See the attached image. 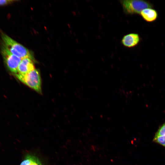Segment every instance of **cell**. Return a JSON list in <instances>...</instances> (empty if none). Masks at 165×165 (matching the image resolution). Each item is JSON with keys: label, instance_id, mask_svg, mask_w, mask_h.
I'll return each instance as SVG.
<instances>
[{"label": "cell", "instance_id": "9c48e42d", "mask_svg": "<svg viewBox=\"0 0 165 165\" xmlns=\"http://www.w3.org/2000/svg\"><path fill=\"white\" fill-rule=\"evenodd\" d=\"M153 141L165 147V135L154 137Z\"/></svg>", "mask_w": 165, "mask_h": 165}, {"label": "cell", "instance_id": "7a4b0ae2", "mask_svg": "<svg viewBox=\"0 0 165 165\" xmlns=\"http://www.w3.org/2000/svg\"><path fill=\"white\" fill-rule=\"evenodd\" d=\"M16 77L22 82L38 93H42L41 79L39 71L37 69L25 75L15 74Z\"/></svg>", "mask_w": 165, "mask_h": 165}, {"label": "cell", "instance_id": "8fae6325", "mask_svg": "<svg viewBox=\"0 0 165 165\" xmlns=\"http://www.w3.org/2000/svg\"><path fill=\"white\" fill-rule=\"evenodd\" d=\"M14 1L11 0H0V6L6 5Z\"/></svg>", "mask_w": 165, "mask_h": 165}, {"label": "cell", "instance_id": "52a82bcc", "mask_svg": "<svg viewBox=\"0 0 165 165\" xmlns=\"http://www.w3.org/2000/svg\"><path fill=\"white\" fill-rule=\"evenodd\" d=\"M145 21L152 22L155 21L158 17L157 12L152 8H148L143 9L140 14Z\"/></svg>", "mask_w": 165, "mask_h": 165}, {"label": "cell", "instance_id": "5b68a950", "mask_svg": "<svg viewBox=\"0 0 165 165\" xmlns=\"http://www.w3.org/2000/svg\"><path fill=\"white\" fill-rule=\"evenodd\" d=\"M141 40L139 35L136 33H130L124 36L121 42L124 47L131 48L137 46Z\"/></svg>", "mask_w": 165, "mask_h": 165}, {"label": "cell", "instance_id": "8992f818", "mask_svg": "<svg viewBox=\"0 0 165 165\" xmlns=\"http://www.w3.org/2000/svg\"><path fill=\"white\" fill-rule=\"evenodd\" d=\"M33 61L28 57L22 59L18 66L16 74L25 75L35 69Z\"/></svg>", "mask_w": 165, "mask_h": 165}, {"label": "cell", "instance_id": "277c9868", "mask_svg": "<svg viewBox=\"0 0 165 165\" xmlns=\"http://www.w3.org/2000/svg\"><path fill=\"white\" fill-rule=\"evenodd\" d=\"M1 52L8 68L11 72L15 74L17 73L18 66L22 59L12 54L2 44Z\"/></svg>", "mask_w": 165, "mask_h": 165}, {"label": "cell", "instance_id": "3957f363", "mask_svg": "<svg viewBox=\"0 0 165 165\" xmlns=\"http://www.w3.org/2000/svg\"><path fill=\"white\" fill-rule=\"evenodd\" d=\"M119 2L124 12L127 14H140L144 9L153 7L152 3L146 1L126 0Z\"/></svg>", "mask_w": 165, "mask_h": 165}, {"label": "cell", "instance_id": "30bf717a", "mask_svg": "<svg viewBox=\"0 0 165 165\" xmlns=\"http://www.w3.org/2000/svg\"><path fill=\"white\" fill-rule=\"evenodd\" d=\"M165 135V123L158 129L155 134L154 137Z\"/></svg>", "mask_w": 165, "mask_h": 165}, {"label": "cell", "instance_id": "6da1fadb", "mask_svg": "<svg viewBox=\"0 0 165 165\" xmlns=\"http://www.w3.org/2000/svg\"><path fill=\"white\" fill-rule=\"evenodd\" d=\"M2 43L7 49L14 55L23 59L28 57L34 60L33 56L29 50L21 44L16 42L7 35H1Z\"/></svg>", "mask_w": 165, "mask_h": 165}, {"label": "cell", "instance_id": "ba28073f", "mask_svg": "<svg viewBox=\"0 0 165 165\" xmlns=\"http://www.w3.org/2000/svg\"><path fill=\"white\" fill-rule=\"evenodd\" d=\"M20 165H42L39 159L31 154H27Z\"/></svg>", "mask_w": 165, "mask_h": 165}]
</instances>
